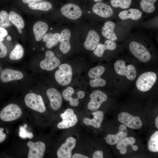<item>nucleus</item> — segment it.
I'll return each instance as SVG.
<instances>
[{
	"label": "nucleus",
	"instance_id": "f257e3e1",
	"mask_svg": "<svg viewBox=\"0 0 158 158\" xmlns=\"http://www.w3.org/2000/svg\"><path fill=\"white\" fill-rule=\"evenodd\" d=\"M156 74L153 72H147L141 75L136 82V86L140 91L145 92L149 90L155 83Z\"/></svg>",
	"mask_w": 158,
	"mask_h": 158
},
{
	"label": "nucleus",
	"instance_id": "f03ea898",
	"mask_svg": "<svg viewBox=\"0 0 158 158\" xmlns=\"http://www.w3.org/2000/svg\"><path fill=\"white\" fill-rule=\"evenodd\" d=\"M72 69L71 66L66 63L60 65L55 73V78L57 82L62 86L69 84L71 81Z\"/></svg>",
	"mask_w": 158,
	"mask_h": 158
},
{
	"label": "nucleus",
	"instance_id": "7ed1b4c3",
	"mask_svg": "<svg viewBox=\"0 0 158 158\" xmlns=\"http://www.w3.org/2000/svg\"><path fill=\"white\" fill-rule=\"evenodd\" d=\"M20 108L14 104H10L4 107L0 113V118L6 122L12 121L19 118L22 114Z\"/></svg>",
	"mask_w": 158,
	"mask_h": 158
},
{
	"label": "nucleus",
	"instance_id": "20e7f679",
	"mask_svg": "<svg viewBox=\"0 0 158 158\" xmlns=\"http://www.w3.org/2000/svg\"><path fill=\"white\" fill-rule=\"evenodd\" d=\"M24 100L26 105L33 110L41 113L46 110L43 99L40 95L33 93H29L25 96Z\"/></svg>",
	"mask_w": 158,
	"mask_h": 158
},
{
	"label": "nucleus",
	"instance_id": "39448f33",
	"mask_svg": "<svg viewBox=\"0 0 158 158\" xmlns=\"http://www.w3.org/2000/svg\"><path fill=\"white\" fill-rule=\"evenodd\" d=\"M114 68L117 74L125 76L130 80H133L136 77L137 72L135 67L132 64L126 66L125 63L122 60H118L115 62Z\"/></svg>",
	"mask_w": 158,
	"mask_h": 158
},
{
	"label": "nucleus",
	"instance_id": "423d86ee",
	"mask_svg": "<svg viewBox=\"0 0 158 158\" xmlns=\"http://www.w3.org/2000/svg\"><path fill=\"white\" fill-rule=\"evenodd\" d=\"M129 46L131 53L141 61L147 62L150 59L151 56L150 52L142 44L133 41L130 43Z\"/></svg>",
	"mask_w": 158,
	"mask_h": 158
},
{
	"label": "nucleus",
	"instance_id": "0eeeda50",
	"mask_svg": "<svg viewBox=\"0 0 158 158\" xmlns=\"http://www.w3.org/2000/svg\"><path fill=\"white\" fill-rule=\"evenodd\" d=\"M118 118L119 122L131 129H140L142 126V122L139 116H133L127 112L120 113Z\"/></svg>",
	"mask_w": 158,
	"mask_h": 158
},
{
	"label": "nucleus",
	"instance_id": "6e6552de",
	"mask_svg": "<svg viewBox=\"0 0 158 158\" xmlns=\"http://www.w3.org/2000/svg\"><path fill=\"white\" fill-rule=\"evenodd\" d=\"M62 121L57 125L59 129H66L74 126L78 122L77 116L73 109L68 108L60 115Z\"/></svg>",
	"mask_w": 158,
	"mask_h": 158
},
{
	"label": "nucleus",
	"instance_id": "1a4fd4ad",
	"mask_svg": "<svg viewBox=\"0 0 158 158\" xmlns=\"http://www.w3.org/2000/svg\"><path fill=\"white\" fill-rule=\"evenodd\" d=\"M60 64L59 60L52 51L48 50L45 53V58L40 64V67L47 71H51L57 67Z\"/></svg>",
	"mask_w": 158,
	"mask_h": 158
},
{
	"label": "nucleus",
	"instance_id": "9d476101",
	"mask_svg": "<svg viewBox=\"0 0 158 158\" xmlns=\"http://www.w3.org/2000/svg\"><path fill=\"white\" fill-rule=\"evenodd\" d=\"M76 139L70 137L66 139L58 149L57 155L58 158H70L72 157V151L76 145Z\"/></svg>",
	"mask_w": 158,
	"mask_h": 158
},
{
	"label": "nucleus",
	"instance_id": "9b49d317",
	"mask_svg": "<svg viewBox=\"0 0 158 158\" xmlns=\"http://www.w3.org/2000/svg\"><path fill=\"white\" fill-rule=\"evenodd\" d=\"M90 99L87 104V108L90 110L94 111L98 109L102 104L107 99L106 95L101 91H93L90 95Z\"/></svg>",
	"mask_w": 158,
	"mask_h": 158
},
{
	"label": "nucleus",
	"instance_id": "f8f14e48",
	"mask_svg": "<svg viewBox=\"0 0 158 158\" xmlns=\"http://www.w3.org/2000/svg\"><path fill=\"white\" fill-rule=\"evenodd\" d=\"M61 11L62 15L71 20L77 19L82 14V11L80 7L72 3L65 4L61 8Z\"/></svg>",
	"mask_w": 158,
	"mask_h": 158
},
{
	"label": "nucleus",
	"instance_id": "ddd939ff",
	"mask_svg": "<svg viewBox=\"0 0 158 158\" xmlns=\"http://www.w3.org/2000/svg\"><path fill=\"white\" fill-rule=\"evenodd\" d=\"M27 145L29 148L28 155V158H42L45 150L46 146L44 143L38 141L34 143L28 142Z\"/></svg>",
	"mask_w": 158,
	"mask_h": 158
},
{
	"label": "nucleus",
	"instance_id": "4468645a",
	"mask_svg": "<svg viewBox=\"0 0 158 158\" xmlns=\"http://www.w3.org/2000/svg\"><path fill=\"white\" fill-rule=\"evenodd\" d=\"M47 96L49 100L50 105L53 110H58L62 104V96L60 92L56 89L50 88L46 92Z\"/></svg>",
	"mask_w": 158,
	"mask_h": 158
},
{
	"label": "nucleus",
	"instance_id": "2eb2a0df",
	"mask_svg": "<svg viewBox=\"0 0 158 158\" xmlns=\"http://www.w3.org/2000/svg\"><path fill=\"white\" fill-rule=\"evenodd\" d=\"M93 12L98 16L104 18L111 17L113 14V11L109 5L101 2L95 4L92 8Z\"/></svg>",
	"mask_w": 158,
	"mask_h": 158
},
{
	"label": "nucleus",
	"instance_id": "dca6fc26",
	"mask_svg": "<svg viewBox=\"0 0 158 158\" xmlns=\"http://www.w3.org/2000/svg\"><path fill=\"white\" fill-rule=\"evenodd\" d=\"M100 41V37L98 33L93 30L88 32L84 46L87 49L90 51L95 50Z\"/></svg>",
	"mask_w": 158,
	"mask_h": 158
},
{
	"label": "nucleus",
	"instance_id": "f3484780",
	"mask_svg": "<svg viewBox=\"0 0 158 158\" xmlns=\"http://www.w3.org/2000/svg\"><path fill=\"white\" fill-rule=\"evenodd\" d=\"M71 36L70 31L66 29L63 30L60 34L59 41L60 44L59 49L63 54L67 53L70 50L71 46L70 40Z\"/></svg>",
	"mask_w": 158,
	"mask_h": 158
},
{
	"label": "nucleus",
	"instance_id": "a211bd4d",
	"mask_svg": "<svg viewBox=\"0 0 158 158\" xmlns=\"http://www.w3.org/2000/svg\"><path fill=\"white\" fill-rule=\"evenodd\" d=\"M23 77V75L20 71L6 68L2 71L0 78L3 82L6 83L12 80H20Z\"/></svg>",
	"mask_w": 158,
	"mask_h": 158
},
{
	"label": "nucleus",
	"instance_id": "6ab92c4d",
	"mask_svg": "<svg viewBox=\"0 0 158 158\" xmlns=\"http://www.w3.org/2000/svg\"><path fill=\"white\" fill-rule=\"evenodd\" d=\"M115 26V23L112 21L106 22L102 28V33L103 36L108 40L116 41L117 37L114 31Z\"/></svg>",
	"mask_w": 158,
	"mask_h": 158
},
{
	"label": "nucleus",
	"instance_id": "aec40b11",
	"mask_svg": "<svg viewBox=\"0 0 158 158\" xmlns=\"http://www.w3.org/2000/svg\"><path fill=\"white\" fill-rule=\"evenodd\" d=\"M48 29L47 24L43 22L38 21L33 25V32L36 40L39 42L42 39Z\"/></svg>",
	"mask_w": 158,
	"mask_h": 158
},
{
	"label": "nucleus",
	"instance_id": "412c9836",
	"mask_svg": "<svg viewBox=\"0 0 158 158\" xmlns=\"http://www.w3.org/2000/svg\"><path fill=\"white\" fill-rule=\"evenodd\" d=\"M94 116L93 119L85 118L83 120V123L87 126H92L95 128H99L104 118V114L101 111H97L92 113Z\"/></svg>",
	"mask_w": 158,
	"mask_h": 158
},
{
	"label": "nucleus",
	"instance_id": "4be33fe9",
	"mask_svg": "<svg viewBox=\"0 0 158 158\" xmlns=\"http://www.w3.org/2000/svg\"><path fill=\"white\" fill-rule=\"evenodd\" d=\"M118 16L122 20L130 19L133 20H138L141 18L142 13L138 9L131 8L121 11Z\"/></svg>",
	"mask_w": 158,
	"mask_h": 158
},
{
	"label": "nucleus",
	"instance_id": "5701e85b",
	"mask_svg": "<svg viewBox=\"0 0 158 158\" xmlns=\"http://www.w3.org/2000/svg\"><path fill=\"white\" fill-rule=\"evenodd\" d=\"M116 47V44L114 41L107 40L105 41L104 44H99L93 52L95 56L101 57L106 50H113Z\"/></svg>",
	"mask_w": 158,
	"mask_h": 158
},
{
	"label": "nucleus",
	"instance_id": "b1692460",
	"mask_svg": "<svg viewBox=\"0 0 158 158\" xmlns=\"http://www.w3.org/2000/svg\"><path fill=\"white\" fill-rule=\"evenodd\" d=\"M60 34L58 33H47L44 36L42 40L46 43L48 49H51L57 44L59 42Z\"/></svg>",
	"mask_w": 158,
	"mask_h": 158
},
{
	"label": "nucleus",
	"instance_id": "393cba45",
	"mask_svg": "<svg viewBox=\"0 0 158 158\" xmlns=\"http://www.w3.org/2000/svg\"><path fill=\"white\" fill-rule=\"evenodd\" d=\"M128 133L127 132L119 130L116 134L107 135L106 137V141L109 145H114L126 137Z\"/></svg>",
	"mask_w": 158,
	"mask_h": 158
},
{
	"label": "nucleus",
	"instance_id": "a878e982",
	"mask_svg": "<svg viewBox=\"0 0 158 158\" xmlns=\"http://www.w3.org/2000/svg\"><path fill=\"white\" fill-rule=\"evenodd\" d=\"M8 17L10 21L18 29L20 30L24 28V21L19 14L13 11H11L8 14Z\"/></svg>",
	"mask_w": 158,
	"mask_h": 158
},
{
	"label": "nucleus",
	"instance_id": "bb28decb",
	"mask_svg": "<svg viewBox=\"0 0 158 158\" xmlns=\"http://www.w3.org/2000/svg\"><path fill=\"white\" fill-rule=\"evenodd\" d=\"M52 4L47 1H40L29 3L28 6L33 10L48 11L52 7Z\"/></svg>",
	"mask_w": 158,
	"mask_h": 158
},
{
	"label": "nucleus",
	"instance_id": "cd10ccee",
	"mask_svg": "<svg viewBox=\"0 0 158 158\" xmlns=\"http://www.w3.org/2000/svg\"><path fill=\"white\" fill-rule=\"evenodd\" d=\"M75 93L74 89L71 87H68L63 92V96L66 100L68 101L70 104L73 107H76L79 104L78 98H73L72 96Z\"/></svg>",
	"mask_w": 158,
	"mask_h": 158
},
{
	"label": "nucleus",
	"instance_id": "c85d7f7f",
	"mask_svg": "<svg viewBox=\"0 0 158 158\" xmlns=\"http://www.w3.org/2000/svg\"><path fill=\"white\" fill-rule=\"evenodd\" d=\"M157 0H141L140 3L142 10L147 13L153 12L155 10L154 3Z\"/></svg>",
	"mask_w": 158,
	"mask_h": 158
},
{
	"label": "nucleus",
	"instance_id": "c756f323",
	"mask_svg": "<svg viewBox=\"0 0 158 158\" xmlns=\"http://www.w3.org/2000/svg\"><path fill=\"white\" fill-rule=\"evenodd\" d=\"M24 52V50L22 46L20 44H17L10 52L9 58L13 60L20 59L23 57Z\"/></svg>",
	"mask_w": 158,
	"mask_h": 158
},
{
	"label": "nucleus",
	"instance_id": "7c9ffc66",
	"mask_svg": "<svg viewBox=\"0 0 158 158\" xmlns=\"http://www.w3.org/2000/svg\"><path fill=\"white\" fill-rule=\"evenodd\" d=\"M148 147L150 151L158 152V131H155L150 137L148 142Z\"/></svg>",
	"mask_w": 158,
	"mask_h": 158
},
{
	"label": "nucleus",
	"instance_id": "2f4dec72",
	"mask_svg": "<svg viewBox=\"0 0 158 158\" xmlns=\"http://www.w3.org/2000/svg\"><path fill=\"white\" fill-rule=\"evenodd\" d=\"M135 142V139L133 137H126L117 143L116 145V148L118 150H120L123 148H126L128 145H133Z\"/></svg>",
	"mask_w": 158,
	"mask_h": 158
},
{
	"label": "nucleus",
	"instance_id": "473e14b6",
	"mask_svg": "<svg viewBox=\"0 0 158 158\" xmlns=\"http://www.w3.org/2000/svg\"><path fill=\"white\" fill-rule=\"evenodd\" d=\"M105 70L104 66H98L91 68L88 73V75L91 78L99 77L104 73Z\"/></svg>",
	"mask_w": 158,
	"mask_h": 158
},
{
	"label": "nucleus",
	"instance_id": "72a5a7b5",
	"mask_svg": "<svg viewBox=\"0 0 158 158\" xmlns=\"http://www.w3.org/2000/svg\"><path fill=\"white\" fill-rule=\"evenodd\" d=\"M132 0H111V5L114 8L126 9L130 6Z\"/></svg>",
	"mask_w": 158,
	"mask_h": 158
},
{
	"label": "nucleus",
	"instance_id": "f704fd0d",
	"mask_svg": "<svg viewBox=\"0 0 158 158\" xmlns=\"http://www.w3.org/2000/svg\"><path fill=\"white\" fill-rule=\"evenodd\" d=\"M11 25L7 12L5 10L1 11L0 12V26L6 28Z\"/></svg>",
	"mask_w": 158,
	"mask_h": 158
},
{
	"label": "nucleus",
	"instance_id": "c9c22d12",
	"mask_svg": "<svg viewBox=\"0 0 158 158\" xmlns=\"http://www.w3.org/2000/svg\"><path fill=\"white\" fill-rule=\"evenodd\" d=\"M90 85L93 87L98 86L103 87L106 84V81L100 77L94 78L91 80L89 83Z\"/></svg>",
	"mask_w": 158,
	"mask_h": 158
},
{
	"label": "nucleus",
	"instance_id": "e433bc0d",
	"mask_svg": "<svg viewBox=\"0 0 158 158\" xmlns=\"http://www.w3.org/2000/svg\"><path fill=\"white\" fill-rule=\"evenodd\" d=\"M27 126V125L25 124L23 126L20 127L19 135L22 138H26L28 137L29 139H31L33 137V135L32 133L27 131L26 129Z\"/></svg>",
	"mask_w": 158,
	"mask_h": 158
},
{
	"label": "nucleus",
	"instance_id": "4c0bfd02",
	"mask_svg": "<svg viewBox=\"0 0 158 158\" xmlns=\"http://www.w3.org/2000/svg\"><path fill=\"white\" fill-rule=\"evenodd\" d=\"M7 52L6 47L0 40V58L4 57L6 55Z\"/></svg>",
	"mask_w": 158,
	"mask_h": 158
},
{
	"label": "nucleus",
	"instance_id": "58836bf2",
	"mask_svg": "<svg viewBox=\"0 0 158 158\" xmlns=\"http://www.w3.org/2000/svg\"><path fill=\"white\" fill-rule=\"evenodd\" d=\"M8 34V31L6 28L0 26V40L2 41H4V38Z\"/></svg>",
	"mask_w": 158,
	"mask_h": 158
},
{
	"label": "nucleus",
	"instance_id": "ea45409f",
	"mask_svg": "<svg viewBox=\"0 0 158 158\" xmlns=\"http://www.w3.org/2000/svg\"><path fill=\"white\" fill-rule=\"evenodd\" d=\"M93 158H103V152L101 150H97L93 153L92 155Z\"/></svg>",
	"mask_w": 158,
	"mask_h": 158
},
{
	"label": "nucleus",
	"instance_id": "a19ab883",
	"mask_svg": "<svg viewBox=\"0 0 158 158\" xmlns=\"http://www.w3.org/2000/svg\"><path fill=\"white\" fill-rule=\"evenodd\" d=\"M4 128H0V143L2 142L6 138V134L3 132Z\"/></svg>",
	"mask_w": 158,
	"mask_h": 158
},
{
	"label": "nucleus",
	"instance_id": "79ce46f5",
	"mask_svg": "<svg viewBox=\"0 0 158 158\" xmlns=\"http://www.w3.org/2000/svg\"><path fill=\"white\" fill-rule=\"evenodd\" d=\"M72 158H88L87 156L79 153L74 154L71 157Z\"/></svg>",
	"mask_w": 158,
	"mask_h": 158
},
{
	"label": "nucleus",
	"instance_id": "37998d69",
	"mask_svg": "<svg viewBox=\"0 0 158 158\" xmlns=\"http://www.w3.org/2000/svg\"><path fill=\"white\" fill-rule=\"evenodd\" d=\"M77 95L78 99H82L84 97L85 94L83 91H80L77 93Z\"/></svg>",
	"mask_w": 158,
	"mask_h": 158
},
{
	"label": "nucleus",
	"instance_id": "c03bdc74",
	"mask_svg": "<svg viewBox=\"0 0 158 158\" xmlns=\"http://www.w3.org/2000/svg\"><path fill=\"white\" fill-rule=\"evenodd\" d=\"M43 0H22V1L24 4H29L32 2H35L40 1Z\"/></svg>",
	"mask_w": 158,
	"mask_h": 158
},
{
	"label": "nucleus",
	"instance_id": "a18cd8bd",
	"mask_svg": "<svg viewBox=\"0 0 158 158\" xmlns=\"http://www.w3.org/2000/svg\"><path fill=\"white\" fill-rule=\"evenodd\" d=\"M126 126L124 124H121L120 125L119 127V130L122 131H124L126 130Z\"/></svg>",
	"mask_w": 158,
	"mask_h": 158
},
{
	"label": "nucleus",
	"instance_id": "49530a36",
	"mask_svg": "<svg viewBox=\"0 0 158 158\" xmlns=\"http://www.w3.org/2000/svg\"><path fill=\"white\" fill-rule=\"evenodd\" d=\"M120 152L122 154H126L127 152L126 148H123L120 150Z\"/></svg>",
	"mask_w": 158,
	"mask_h": 158
},
{
	"label": "nucleus",
	"instance_id": "de8ad7c7",
	"mask_svg": "<svg viewBox=\"0 0 158 158\" xmlns=\"http://www.w3.org/2000/svg\"><path fill=\"white\" fill-rule=\"evenodd\" d=\"M131 146L132 148L134 150L136 151L138 150V147L137 145H131Z\"/></svg>",
	"mask_w": 158,
	"mask_h": 158
},
{
	"label": "nucleus",
	"instance_id": "09e8293b",
	"mask_svg": "<svg viewBox=\"0 0 158 158\" xmlns=\"http://www.w3.org/2000/svg\"><path fill=\"white\" fill-rule=\"evenodd\" d=\"M155 125L157 128H158V116H157L155 121Z\"/></svg>",
	"mask_w": 158,
	"mask_h": 158
},
{
	"label": "nucleus",
	"instance_id": "8fccbe9b",
	"mask_svg": "<svg viewBox=\"0 0 158 158\" xmlns=\"http://www.w3.org/2000/svg\"><path fill=\"white\" fill-rule=\"evenodd\" d=\"M94 0L95 2H100L101 1H102L103 0Z\"/></svg>",
	"mask_w": 158,
	"mask_h": 158
},
{
	"label": "nucleus",
	"instance_id": "3c124183",
	"mask_svg": "<svg viewBox=\"0 0 158 158\" xmlns=\"http://www.w3.org/2000/svg\"><path fill=\"white\" fill-rule=\"evenodd\" d=\"M11 37L9 36H8L7 38V39L8 40H11Z\"/></svg>",
	"mask_w": 158,
	"mask_h": 158
}]
</instances>
